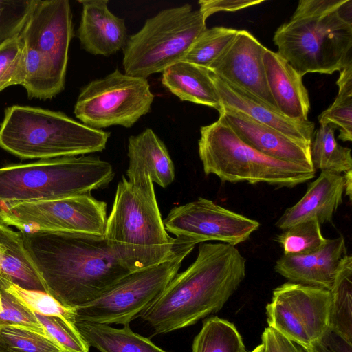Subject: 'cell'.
Returning <instances> with one entry per match:
<instances>
[{
    "instance_id": "25",
    "label": "cell",
    "mask_w": 352,
    "mask_h": 352,
    "mask_svg": "<svg viewBox=\"0 0 352 352\" xmlns=\"http://www.w3.org/2000/svg\"><path fill=\"white\" fill-rule=\"evenodd\" d=\"M330 327L352 342V256L341 259L330 290Z\"/></svg>"
},
{
    "instance_id": "23",
    "label": "cell",
    "mask_w": 352,
    "mask_h": 352,
    "mask_svg": "<svg viewBox=\"0 0 352 352\" xmlns=\"http://www.w3.org/2000/svg\"><path fill=\"white\" fill-rule=\"evenodd\" d=\"M162 85L182 101L222 109L211 72L185 60L178 61L162 72Z\"/></svg>"
},
{
    "instance_id": "22",
    "label": "cell",
    "mask_w": 352,
    "mask_h": 352,
    "mask_svg": "<svg viewBox=\"0 0 352 352\" xmlns=\"http://www.w3.org/2000/svg\"><path fill=\"white\" fill-rule=\"evenodd\" d=\"M0 282L5 289L10 284L47 292L20 231L0 222Z\"/></svg>"
},
{
    "instance_id": "24",
    "label": "cell",
    "mask_w": 352,
    "mask_h": 352,
    "mask_svg": "<svg viewBox=\"0 0 352 352\" xmlns=\"http://www.w3.org/2000/svg\"><path fill=\"white\" fill-rule=\"evenodd\" d=\"M74 324L89 346L100 352H167L133 332L129 324L120 329L87 322H75Z\"/></svg>"
},
{
    "instance_id": "9",
    "label": "cell",
    "mask_w": 352,
    "mask_h": 352,
    "mask_svg": "<svg viewBox=\"0 0 352 352\" xmlns=\"http://www.w3.org/2000/svg\"><path fill=\"white\" fill-rule=\"evenodd\" d=\"M206 29L199 10L189 4L161 10L129 36L122 65L127 75L146 78L183 60L197 36Z\"/></svg>"
},
{
    "instance_id": "11",
    "label": "cell",
    "mask_w": 352,
    "mask_h": 352,
    "mask_svg": "<svg viewBox=\"0 0 352 352\" xmlns=\"http://www.w3.org/2000/svg\"><path fill=\"white\" fill-rule=\"evenodd\" d=\"M154 95L146 78L116 69L84 86L74 113L82 124L96 129L131 127L151 108Z\"/></svg>"
},
{
    "instance_id": "16",
    "label": "cell",
    "mask_w": 352,
    "mask_h": 352,
    "mask_svg": "<svg viewBox=\"0 0 352 352\" xmlns=\"http://www.w3.org/2000/svg\"><path fill=\"white\" fill-rule=\"evenodd\" d=\"M219 113L239 138L255 150L279 160L314 168L311 145L291 139L243 113L226 109Z\"/></svg>"
},
{
    "instance_id": "8",
    "label": "cell",
    "mask_w": 352,
    "mask_h": 352,
    "mask_svg": "<svg viewBox=\"0 0 352 352\" xmlns=\"http://www.w3.org/2000/svg\"><path fill=\"white\" fill-rule=\"evenodd\" d=\"M198 151L206 175L231 183H267L292 188L313 179L316 170L267 156L241 140L219 115L200 129Z\"/></svg>"
},
{
    "instance_id": "27",
    "label": "cell",
    "mask_w": 352,
    "mask_h": 352,
    "mask_svg": "<svg viewBox=\"0 0 352 352\" xmlns=\"http://www.w3.org/2000/svg\"><path fill=\"white\" fill-rule=\"evenodd\" d=\"M192 352H247L242 337L230 322L217 316L205 320L192 342Z\"/></svg>"
},
{
    "instance_id": "41",
    "label": "cell",
    "mask_w": 352,
    "mask_h": 352,
    "mask_svg": "<svg viewBox=\"0 0 352 352\" xmlns=\"http://www.w3.org/2000/svg\"><path fill=\"white\" fill-rule=\"evenodd\" d=\"M344 188L346 195L351 200L352 195V170L344 173Z\"/></svg>"
},
{
    "instance_id": "46",
    "label": "cell",
    "mask_w": 352,
    "mask_h": 352,
    "mask_svg": "<svg viewBox=\"0 0 352 352\" xmlns=\"http://www.w3.org/2000/svg\"><path fill=\"white\" fill-rule=\"evenodd\" d=\"M0 306H1V294H0Z\"/></svg>"
},
{
    "instance_id": "31",
    "label": "cell",
    "mask_w": 352,
    "mask_h": 352,
    "mask_svg": "<svg viewBox=\"0 0 352 352\" xmlns=\"http://www.w3.org/2000/svg\"><path fill=\"white\" fill-rule=\"evenodd\" d=\"M280 244L284 254H307L318 251L325 243L320 224L316 219L295 224L278 235L275 239Z\"/></svg>"
},
{
    "instance_id": "10",
    "label": "cell",
    "mask_w": 352,
    "mask_h": 352,
    "mask_svg": "<svg viewBox=\"0 0 352 352\" xmlns=\"http://www.w3.org/2000/svg\"><path fill=\"white\" fill-rule=\"evenodd\" d=\"M176 240L174 252L164 261L131 272L96 299L74 307V322L126 325L140 318L178 273L182 261L196 245Z\"/></svg>"
},
{
    "instance_id": "20",
    "label": "cell",
    "mask_w": 352,
    "mask_h": 352,
    "mask_svg": "<svg viewBox=\"0 0 352 352\" xmlns=\"http://www.w3.org/2000/svg\"><path fill=\"white\" fill-rule=\"evenodd\" d=\"M267 85L278 110L293 120H308L310 102L302 77L277 52L263 55Z\"/></svg>"
},
{
    "instance_id": "5",
    "label": "cell",
    "mask_w": 352,
    "mask_h": 352,
    "mask_svg": "<svg viewBox=\"0 0 352 352\" xmlns=\"http://www.w3.org/2000/svg\"><path fill=\"white\" fill-rule=\"evenodd\" d=\"M110 135L60 111L13 105L5 110L0 147L22 159L47 160L102 151Z\"/></svg>"
},
{
    "instance_id": "26",
    "label": "cell",
    "mask_w": 352,
    "mask_h": 352,
    "mask_svg": "<svg viewBox=\"0 0 352 352\" xmlns=\"http://www.w3.org/2000/svg\"><path fill=\"white\" fill-rule=\"evenodd\" d=\"M336 127L320 125L314 133L311 143V158L315 170L337 174L352 170L351 150L340 145L335 138Z\"/></svg>"
},
{
    "instance_id": "45",
    "label": "cell",
    "mask_w": 352,
    "mask_h": 352,
    "mask_svg": "<svg viewBox=\"0 0 352 352\" xmlns=\"http://www.w3.org/2000/svg\"><path fill=\"white\" fill-rule=\"evenodd\" d=\"M1 204H0V222H1Z\"/></svg>"
},
{
    "instance_id": "18",
    "label": "cell",
    "mask_w": 352,
    "mask_h": 352,
    "mask_svg": "<svg viewBox=\"0 0 352 352\" xmlns=\"http://www.w3.org/2000/svg\"><path fill=\"white\" fill-rule=\"evenodd\" d=\"M77 36L81 47L94 55L109 56L123 50L128 40L124 19L108 8V0H80Z\"/></svg>"
},
{
    "instance_id": "7",
    "label": "cell",
    "mask_w": 352,
    "mask_h": 352,
    "mask_svg": "<svg viewBox=\"0 0 352 352\" xmlns=\"http://www.w3.org/2000/svg\"><path fill=\"white\" fill-rule=\"evenodd\" d=\"M73 34L68 0H35L20 36L25 44L22 86L30 98H52L64 89Z\"/></svg>"
},
{
    "instance_id": "2",
    "label": "cell",
    "mask_w": 352,
    "mask_h": 352,
    "mask_svg": "<svg viewBox=\"0 0 352 352\" xmlns=\"http://www.w3.org/2000/svg\"><path fill=\"white\" fill-rule=\"evenodd\" d=\"M245 263L234 245L201 243L194 262L140 318L157 335L195 324L222 309L243 280Z\"/></svg>"
},
{
    "instance_id": "44",
    "label": "cell",
    "mask_w": 352,
    "mask_h": 352,
    "mask_svg": "<svg viewBox=\"0 0 352 352\" xmlns=\"http://www.w3.org/2000/svg\"><path fill=\"white\" fill-rule=\"evenodd\" d=\"M2 289H3V286H2V285H1V283L0 282V290H2Z\"/></svg>"
},
{
    "instance_id": "35",
    "label": "cell",
    "mask_w": 352,
    "mask_h": 352,
    "mask_svg": "<svg viewBox=\"0 0 352 352\" xmlns=\"http://www.w3.org/2000/svg\"><path fill=\"white\" fill-rule=\"evenodd\" d=\"M47 334L63 352H89V345L84 340L74 323L56 316L34 313Z\"/></svg>"
},
{
    "instance_id": "34",
    "label": "cell",
    "mask_w": 352,
    "mask_h": 352,
    "mask_svg": "<svg viewBox=\"0 0 352 352\" xmlns=\"http://www.w3.org/2000/svg\"><path fill=\"white\" fill-rule=\"evenodd\" d=\"M0 336L13 352H63L52 338L21 327L0 326Z\"/></svg>"
},
{
    "instance_id": "38",
    "label": "cell",
    "mask_w": 352,
    "mask_h": 352,
    "mask_svg": "<svg viewBox=\"0 0 352 352\" xmlns=\"http://www.w3.org/2000/svg\"><path fill=\"white\" fill-rule=\"evenodd\" d=\"M303 350L305 352H352V342L329 326L320 337Z\"/></svg>"
},
{
    "instance_id": "15",
    "label": "cell",
    "mask_w": 352,
    "mask_h": 352,
    "mask_svg": "<svg viewBox=\"0 0 352 352\" xmlns=\"http://www.w3.org/2000/svg\"><path fill=\"white\" fill-rule=\"evenodd\" d=\"M267 49L250 32L238 30L234 40L208 69L226 82L278 110L266 79L263 55Z\"/></svg>"
},
{
    "instance_id": "29",
    "label": "cell",
    "mask_w": 352,
    "mask_h": 352,
    "mask_svg": "<svg viewBox=\"0 0 352 352\" xmlns=\"http://www.w3.org/2000/svg\"><path fill=\"white\" fill-rule=\"evenodd\" d=\"M275 271L289 282L331 290L318 255V251L307 254H283L276 263Z\"/></svg>"
},
{
    "instance_id": "32",
    "label": "cell",
    "mask_w": 352,
    "mask_h": 352,
    "mask_svg": "<svg viewBox=\"0 0 352 352\" xmlns=\"http://www.w3.org/2000/svg\"><path fill=\"white\" fill-rule=\"evenodd\" d=\"M3 290L34 313L59 317L74 323V307L63 305L47 292L23 289L14 283Z\"/></svg>"
},
{
    "instance_id": "12",
    "label": "cell",
    "mask_w": 352,
    "mask_h": 352,
    "mask_svg": "<svg viewBox=\"0 0 352 352\" xmlns=\"http://www.w3.org/2000/svg\"><path fill=\"white\" fill-rule=\"evenodd\" d=\"M1 222L20 232H65L103 236L107 203L91 194L23 202H0Z\"/></svg>"
},
{
    "instance_id": "14",
    "label": "cell",
    "mask_w": 352,
    "mask_h": 352,
    "mask_svg": "<svg viewBox=\"0 0 352 352\" xmlns=\"http://www.w3.org/2000/svg\"><path fill=\"white\" fill-rule=\"evenodd\" d=\"M163 222L176 239L196 245L219 241L235 246L248 240L260 226L257 221L203 197L173 208Z\"/></svg>"
},
{
    "instance_id": "1",
    "label": "cell",
    "mask_w": 352,
    "mask_h": 352,
    "mask_svg": "<svg viewBox=\"0 0 352 352\" xmlns=\"http://www.w3.org/2000/svg\"><path fill=\"white\" fill-rule=\"evenodd\" d=\"M21 232L47 293L67 307L96 299L132 272L116 256L104 235Z\"/></svg>"
},
{
    "instance_id": "42",
    "label": "cell",
    "mask_w": 352,
    "mask_h": 352,
    "mask_svg": "<svg viewBox=\"0 0 352 352\" xmlns=\"http://www.w3.org/2000/svg\"><path fill=\"white\" fill-rule=\"evenodd\" d=\"M0 352H13L0 336Z\"/></svg>"
},
{
    "instance_id": "19",
    "label": "cell",
    "mask_w": 352,
    "mask_h": 352,
    "mask_svg": "<svg viewBox=\"0 0 352 352\" xmlns=\"http://www.w3.org/2000/svg\"><path fill=\"white\" fill-rule=\"evenodd\" d=\"M344 177L329 171H321L319 177L309 184L304 196L287 208L276 223L285 230L298 223L316 219L319 223H331L334 212L342 202Z\"/></svg>"
},
{
    "instance_id": "36",
    "label": "cell",
    "mask_w": 352,
    "mask_h": 352,
    "mask_svg": "<svg viewBox=\"0 0 352 352\" xmlns=\"http://www.w3.org/2000/svg\"><path fill=\"white\" fill-rule=\"evenodd\" d=\"M35 0H0V46L21 36Z\"/></svg>"
},
{
    "instance_id": "21",
    "label": "cell",
    "mask_w": 352,
    "mask_h": 352,
    "mask_svg": "<svg viewBox=\"0 0 352 352\" xmlns=\"http://www.w3.org/2000/svg\"><path fill=\"white\" fill-rule=\"evenodd\" d=\"M127 179L136 183L150 177L166 188L175 179V167L164 143L148 128L129 138Z\"/></svg>"
},
{
    "instance_id": "30",
    "label": "cell",
    "mask_w": 352,
    "mask_h": 352,
    "mask_svg": "<svg viewBox=\"0 0 352 352\" xmlns=\"http://www.w3.org/2000/svg\"><path fill=\"white\" fill-rule=\"evenodd\" d=\"M237 32L236 29L223 26L206 28L193 42L183 60L208 68Z\"/></svg>"
},
{
    "instance_id": "28",
    "label": "cell",
    "mask_w": 352,
    "mask_h": 352,
    "mask_svg": "<svg viewBox=\"0 0 352 352\" xmlns=\"http://www.w3.org/2000/svg\"><path fill=\"white\" fill-rule=\"evenodd\" d=\"M338 93L334 102L318 116L320 125L333 124L339 130L338 139L352 140V64L340 71L336 81Z\"/></svg>"
},
{
    "instance_id": "33",
    "label": "cell",
    "mask_w": 352,
    "mask_h": 352,
    "mask_svg": "<svg viewBox=\"0 0 352 352\" xmlns=\"http://www.w3.org/2000/svg\"><path fill=\"white\" fill-rule=\"evenodd\" d=\"M25 78V44L21 36L0 46V92Z\"/></svg>"
},
{
    "instance_id": "40",
    "label": "cell",
    "mask_w": 352,
    "mask_h": 352,
    "mask_svg": "<svg viewBox=\"0 0 352 352\" xmlns=\"http://www.w3.org/2000/svg\"><path fill=\"white\" fill-rule=\"evenodd\" d=\"M261 341L263 352H305L300 346L270 327L265 329Z\"/></svg>"
},
{
    "instance_id": "37",
    "label": "cell",
    "mask_w": 352,
    "mask_h": 352,
    "mask_svg": "<svg viewBox=\"0 0 352 352\" xmlns=\"http://www.w3.org/2000/svg\"><path fill=\"white\" fill-rule=\"evenodd\" d=\"M0 326H16L50 337L34 312L6 291L0 290Z\"/></svg>"
},
{
    "instance_id": "17",
    "label": "cell",
    "mask_w": 352,
    "mask_h": 352,
    "mask_svg": "<svg viewBox=\"0 0 352 352\" xmlns=\"http://www.w3.org/2000/svg\"><path fill=\"white\" fill-rule=\"evenodd\" d=\"M211 75L221 100L222 109L243 113L291 139L311 145L314 133V122L309 120L289 118L279 111L223 80L212 72Z\"/></svg>"
},
{
    "instance_id": "4",
    "label": "cell",
    "mask_w": 352,
    "mask_h": 352,
    "mask_svg": "<svg viewBox=\"0 0 352 352\" xmlns=\"http://www.w3.org/2000/svg\"><path fill=\"white\" fill-rule=\"evenodd\" d=\"M104 237L131 272L158 264L174 252L177 240L164 227L150 177L131 183L122 176Z\"/></svg>"
},
{
    "instance_id": "39",
    "label": "cell",
    "mask_w": 352,
    "mask_h": 352,
    "mask_svg": "<svg viewBox=\"0 0 352 352\" xmlns=\"http://www.w3.org/2000/svg\"><path fill=\"white\" fill-rule=\"evenodd\" d=\"M263 0H201L198 3L199 10L206 20L208 16L218 12H236L256 6Z\"/></svg>"
},
{
    "instance_id": "43",
    "label": "cell",
    "mask_w": 352,
    "mask_h": 352,
    "mask_svg": "<svg viewBox=\"0 0 352 352\" xmlns=\"http://www.w3.org/2000/svg\"><path fill=\"white\" fill-rule=\"evenodd\" d=\"M251 352H263V346L261 344L260 345L257 346Z\"/></svg>"
},
{
    "instance_id": "3",
    "label": "cell",
    "mask_w": 352,
    "mask_h": 352,
    "mask_svg": "<svg viewBox=\"0 0 352 352\" xmlns=\"http://www.w3.org/2000/svg\"><path fill=\"white\" fill-rule=\"evenodd\" d=\"M273 41L277 53L302 77L341 71L352 64V1H299Z\"/></svg>"
},
{
    "instance_id": "6",
    "label": "cell",
    "mask_w": 352,
    "mask_h": 352,
    "mask_svg": "<svg viewBox=\"0 0 352 352\" xmlns=\"http://www.w3.org/2000/svg\"><path fill=\"white\" fill-rule=\"evenodd\" d=\"M111 164L97 156L41 160L0 167V202L50 200L91 194L113 179Z\"/></svg>"
},
{
    "instance_id": "13",
    "label": "cell",
    "mask_w": 352,
    "mask_h": 352,
    "mask_svg": "<svg viewBox=\"0 0 352 352\" xmlns=\"http://www.w3.org/2000/svg\"><path fill=\"white\" fill-rule=\"evenodd\" d=\"M331 302L330 290L288 281L266 306L268 327L305 349L329 327Z\"/></svg>"
}]
</instances>
